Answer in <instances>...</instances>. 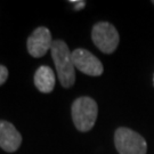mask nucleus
Listing matches in <instances>:
<instances>
[{
    "label": "nucleus",
    "mask_w": 154,
    "mask_h": 154,
    "mask_svg": "<svg viewBox=\"0 0 154 154\" xmlns=\"http://www.w3.org/2000/svg\"><path fill=\"white\" fill-rule=\"evenodd\" d=\"M50 50L60 82L64 88H71L75 82V66L72 53L63 40H54Z\"/></svg>",
    "instance_id": "nucleus-1"
},
{
    "label": "nucleus",
    "mask_w": 154,
    "mask_h": 154,
    "mask_svg": "<svg viewBox=\"0 0 154 154\" xmlns=\"http://www.w3.org/2000/svg\"><path fill=\"white\" fill-rule=\"evenodd\" d=\"M72 120L79 131H89L94 127L97 116H98V106L95 99L91 97H79L77 98L71 109Z\"/></svg>",
    "instance_id": "nucleus-2"
},
{
    "label": "nucleus",
    "mask_w": 154,
    "mask_h": 154,
    "mask_svg": "<svg viewBox=\"0 0 154 154\" xmlns=\"http://www.w3.org/2000/svg\"><path fill=\"white\" fill-rule=\"evenodd\" d=\"M114 145L119 154H146L147 144L143 136L126 127L114 132Z\"/></svg>",
    "instance_id": "nucleus-3"
},
{
    "label": "nucleus",
    "mask_w": 154,
    "mask_h": 154,
    "mask_svg": "<svg viewBox=\"0 0 154 154\" xmlns=\"http://www.w3.org/2000/svg\"><path fill=\"white\" fill-rule=\"evenodd\" d=\"M91 39L95 46L104 54H112L120 41L119 32L114 25L107 22H99L94 25Z\"/></svg>",
    "instance_id": "nucleus-4"
},
{
    "label": "nucleus",
    "mask_w": 154,
    "mask_h": 154,
    "mask_svg": "<svg viewBox=\"0 0 154 154\" xmlns=\"http://www.w3.org/2000/svg\"><path fill=\"white\" fill-rule=\"evenodd\" d=\"M72 60L75 69L90 77H98L104 71L102 62L90 51L82 48L72 51Z\"/></svg>",
    "instance_id": "nucleus-5"
},
{
    "label": "nucleus",
    "mask_w": 154,
    "mask_h": 154,
    "mask_svg": "<svg viewBox=\"0 0 154 154\" xmlns=\"http://www.w3.org/2000/svg\"><path fill=\"white\" fill-rule=\"evenodd\" d=\"M53 39L51 33L47 28L39 26L29 37L26 46H28L29 54L35 58L42 57L47 54L48 50L51 49Z\"/></svg>",
    "instance_id": "nucleus-6"
},
{
    "label": "nucleus",
    "mask_w": 154,
    "mask_h": 154,
    "mask_svg": "<svg viewBox=\"0 0 154 154\" xmlns=\"http://www.w3.org/2000/svg\"><path fill=\"white\" fill-rule=\"evenodd\" d=\"M22 143V136L11 122L0 120V147L6 152H15Z\"/></svg>",
    "instance_id": "nucleus-7"
},
{
    "label": "nucleus",
    "mask_w": 154,
    "mask_h": 154,
    "mask_svg": "<svg viewBox=\"0 0 154 154\" xmlns=\"http://www.w3.org/2000/svg\"><path fill=\"white\" fill-rule=\"evenodd\" d=\"M55 73L49 66H40L34 74V85L38 88L39 91H41V93H51L54 90V87H55Z\"/></svg>",
    "instance_id": "nucleus-8"
},
{
    "label": "nucleus",
    "mask_w": 154,
    "mask_h": 154,
    "mask_svg": "<svg viewBox=\"0 0 154 154\" xmlns=\"http://www.w3.org/2000/svg\"><path fill=\"white\" fill-rule=\"evenodd\" d=\"M7 78H8V70H7V67L4 65H0V86L6 82Z\"/></svg>",
    "instance_id": "nucleus-9"
},
{
    "label": "nucleus",
    "mask_w": 154,
    "mask_h": 154,
    "mask_svg": "<svg viewBox=\"0 0 154 154\" xmlns=\"http://www.w3.org/2000/svg\"><path fill=\"white\" fill-rule=\"evenodd\" d=\"M71 4H77V5H75V8H77V9L83 8L85 5H86V2H85V1H73V0H71Z\"/></svg>",
    "instance_id": "nucleus-10"
},
{
    "label": "nucleus",
    "mask_w": 154,
    "mask_h": 154,
    "mask_svg": "<svg viewBox=\"0 0 154 154\" xmlns=\"http://www.w3.org/2000/svg\"><path fill=\"white\" fill-rule=\"evenodd\" d=\"M153 86H154V74H153Z\"/></svg>",
    "instance_id": "nucleus-11"
},
{
    "label": "nucleus",
    "mask_w": 154,
    "mask_h": 154,
    "mask_svg": "<svg viewBox=\"0 0 154 154\" xmlns=\"http://www.w3.org/2000/svg\"><path fill=\"white\" fill-rule=\"evenodd\" d=\"M153 5H154V1H153Z\"/></svg>",
    "instance_id": "nucleus-12"
}]
</instances>
